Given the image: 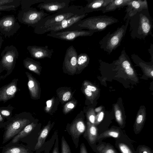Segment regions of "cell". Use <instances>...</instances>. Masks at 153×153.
I'll list each match as a JSON object with an SVG mask.
<instances>
[{
  "label": "cell",
  "mask_w": 153,
  "mask_h": 153,
  "mask_svg": "<svg viewBox=\"0 0 153 153\" xmlns=\"http://www.w3.org/2000/svg\"><path fill=\"white\" fill-rule=\"evenodd\" d=\"M16 55L14 50L8 51L2 57L1 62L2 65L8 70L11 69L14 63Z\"/></svg>",
  "instance_id": "cell-18"
},
{
  "label": "cell",
  "mask_w": 153,
  "mask_h": 153,
  "mask_svg": "<svg viewBox=\"0 0 153 153\" xmlns=\"http://www.w3.org/2000/svg\"><path fill=\"white\" fill-rule=\"evenodd\" d=\"M28 153L27 152H22L21 153Z\"/></svg>",
  "instance_id": "cell-48"
},
{
  "label": "cell",
  "mask_w": 153,
  "mask_h": 153,
  "mask_svg": "<svg viewBox=\"0 0 153 153\" xmlns=\"http://www.w3.org/2000/svg\"><path fill=\"white\" fill-rule=\"evenodd\" d=\"M52 153H59L58 149L57 148H54L53 150Z\"/></svg>",
  "instance_id": "cell-45"
},
{
  "label": "cell",
  "mask_w": 153,
  "mask_h": 153,
  "mask_svg": "<svg viewBox=\"0 0 153 153\" xmlns=\"http://www.w3.org/2000/svg\"><path fill=\"white\" fill-rule=\"evenodd\" d=\"M85 126L82 120L77 119L74 121L70 128V132L75 138H78L85 131Z\"/></svg>",
  "instance_id": "cell-16"
},
{
  "label": "cell",
  "mask_w": 153,
  "mask_h": 153,
  "mask_svg": "<svg viewBox=\"0 0 153 153\" xmlns=\"http://www.w3.org/2000/svg\"><path fill=\"white\" fill-rule=\"evenodd\" d=\"M148 8V4L146 0H131L126 6L125 11L126 13L124 20H130L137 13Z\"/></svg>",
  "instance_id": "cell-10"
},
{
  "label": "cell",
  "mask_w": 153,
  "mask_h": 153,
  "mask_svg": "<svg viewBox=\"0 0 153 153\" xmlns=\"http://www.w3.org/2000/svg\"><path fill=\"white\" fill-rule=\"evenodd\" d=\"M50 130V124H48L42 129L38 137L37 142L35 147V150L39 149L42 146Z\"/></svg>",
  "instance_id": "cell-22"
},
{
  "label": "cell",
  "mask_w": 153,
  "mask_h": 153,
  "mask_svg": "<svg viewBox=\"0 0 153 153\" xmlns=\"http://www.w3.org/2000/svg\"><path fill=\"white\" fill-rule=\"evenodd\" d=\"M118 22V20L105 15L92 16L82 19L68 29H86L95 32L101 31L108 26Z\"/></svg>",
  "instance_id": "cell-3"
},
{
  "label": "cell",
  "mask_w": 153,
  "mask_h": 153,
  "mask_svg": "<svg viewBox=\"0 0 153 153\" xmlns=\"http://www.w3.org/2000/svg\"><path fill=\"white\" fill-rule=\"evenodd\" d=\"M115 116L116 119L120 125H122L123 123V120L122 117V113L120 110L117 109L115 110Z\"/></svg>",
  "instance_id": "cell-32"
},
{
  "label": "cell",
  "mask_w": 153,
  "mask_h": 153,
  "mask_svg": "<svg viewBox=\"0 0 153 153\" xmlns=\"http://www.w3.org/2000/svg\"><path fill=\"white\" fill-rule=\"evenodd\" d=\"M124 70L126 74L128 75H131L134 73V70L132 66Z\"/></svg>",
  "instance_id": "cell-41"
},
{
  "label": "cell",
  "mask_w": 153,
  "mask_h": 153,
  "mask_svg": "<svg viewBox=\"0 0 153 153\" xmlns=\"http://www.w3.org/2000/svg\"><path fill=\"white\" fill-rule=\"evenodd\" d=\"M13 0H0V6L13 1Z\"/></svg>",
  "instance_id": "cell-43"
},
{
  "label": "cell",
  "mask_w": 153,
  "mask_h": 153,
  "mask_svg": "<svg viewBox=\"0 0 153 153\" xmlns=\"http://www.w3.org/2000/svg\"><path fill=\"white\" fill-rule=\"evenodd\" d=\"M36 124L34 123H32L26 126L14 138L12 141V143H16L20 139L26 136L33 130Z\"/></svg>",
  "instance_id": "cell-24"
},
{
  "label": "cell",
  "mask_w": 153,
  "mask_h": 153,
  "mask_svg": "<svg viewBox=\"0 0 153 153\" xmlns=\"http://www.w3.org/2000/svg\"><path fill=\"white\" fill-rule=\"evenodd\" d=\"M85 13L84 7L81 6L73 5L56 13L50 15L44 18L35 27L34 32L42 34L55 25L63 20L77 14Z\"/></svg>",
  "instance_id": "cell-2"
},
{
  "label": "cell",
  "mask_w": 153,
  "mask_h": 153,
  "mask_svg": "<svg viewBox=\"0 0 153 153\" xmlns=\"http://www.w3.org/2000/svg\"><path fill=\"white\" fill-rule=\"evenodd\" d=\"M88 15V13L77 14L65 19L47 30L45 33L48 32H57L69 29L77 22L83 19Z\"/></svg>",
  "instance_id": "cell-9"
},
{
  "label": "cell",
  "mask_w": 153,
  "mask_h": 153,
  "mask_svg": "<svg viewBox=\"0 0 153 153\" xmlns=\"http://www.w3.org/2000/svg\"><path fill=\"white\" fill-rule=\"evenodd\" d=\"M80 153H88L84 145L82 144L80 146Z\"/></svg>",
  "instance_id": "cell-42"
},
{
  "label": "cell",
  "mask_w": 153,
  "mask_h": 153,
  "mask_svg": "<svg viewBox=\"0 0 153 153\" xmlns=\"http://www.w3.org/2000/svg\"><path fill=\"white\" fill-rule=\"evenodd\" d=\"M120 133L117 129H111L107 130L100 134L98 137V139L102 138L112 137L114 138H118L120 136Z\"/></svg>",
  "instance_id": "cell-25"
},
{
  "label": "cell",
  "mask_w": 153,
  "mask_h": 153,
  "mask_svg": "<svg viewBox=\"0 0 153 153\" xmlns=\"http://www.w3.org/2000/svg\"><path fill=\"white\" fill-rule=\"evenodd\" d=\"M28 78L27 85L31 97L33 99L40 97V89L37 80L28 72H26Z\"/></svg>",
  "instance_id": "cell-14"
},
{
  "label": "cell",
  "mask_w": 153,
  "mask_h": 153,
  "mask_svg": "<svg viewBox=\"0 0 153 153\" xmlns=\"http://www.w3.org/2000/svg\"><path fill=\"white\" fill-rule=\"evenodd\" d=\"M54 99H51L47 101L46 102V106L45 108V110L47 112H49L51 109L53 104Z\"/></svg>",
  "instance_id": "cell-34"
},
{
  "label": "cell",
  "mask_w": 153,
  "mask_h": 153,
  "mask_svg": "<svg viewBox=\"0 0 153 153\" xmlns=\"http://www.w3.org/2000/svg\"><path fill=\"white\" fill-rule=\"evenodd\" d=\"M78 54L73 45L69 46L67 49L63 63V70L71 74L76 71Z\"/></svg>",
  "instance_id": "cell-8"
},
{
  "label": "cell",
  "mask_w": 153,
  "mask_h": 153,
  "mask_svg": "<svg viewBox=\"0 0 153 153\" xmlns=\"http://www.w3.org/2000/svg\"><path fill=\"white\" fill-rule=\"evenodd\" d=\"M17 91L16 84L11 83L0 91V101H6L13 97Z\"/></svg>",
  "instance_id": "cell-15"
},
{
  "label": "cell",
  "mask_w": 153,
  "mask_h": 153,
  "mask_svg": "<svg viewBox=\"0 0 153 153\" xmlns=\"http://www.w3.org/2000/svg\"><path fill=\"white\" fill-rule=\"evenodd\" d=\"M26 119H19L14 121L8 126L4 136V141L10 139L20 131L28 122Z\"/></svg>",
  "instance_id": "cell-11"
},
{
  "label": "cell",
  "mask_w": 153,
  "mask_h": 153,
  "mask_svg": "<svg viewBox=\"0 0 153 153\" xmlns=\"http://www.w3.org/2000/svg\"><path fill=\"white\" fill-rule=\"evenodd\" d=\"M23 63L25 67L27 69L39 75H40L42 67L39 62L27 58L24 60Z\"/></svg>",
  "instance_id": "cell-17"
},
{
  "label": "cell",
  "mask_w": 153,
  "mask_h": 153,
  "mask_svg": "<svg viewBox=\"0 0 153 153\" xmlns=\"http://www.w3.org/2000/svg\"><path fill=\"white\" fill-rule=\"evenodd\" d=\"M27 152V150L23 147H15L8 149L4 153H21Z\"/></svg>",
  "instance_id": "cell-28"
},
{
  "label": "cell",
  "mask_w": 153,
  "mask_h": 153,
  "mask_svg": "<svg viewBox=\"0 0 153 153\" xmlns=\"http://www.w3.org/2000/svg\"><path fill=\"white\" fill-rule=\"evenodd\" d=\"M50 15L43 10H38L35 8H29L24 13L22 21L25 24L35 27L44 18Z\"/></svg>",
  "instance_id": "cell-6"
},
{
  "label": "cell",
  "mask_w": 153,
  "mask_h": 153,
  "mask_svg": "<svg viewBox=\"0 0 153 153\" xmlns=\"http://www.w3.org/2000/svg\"><path fill=\"white\" fill-rule=\"evenodd\" d=\"M84 92L87 97L89 98L92 97L93 94L92 92L87 89L85 87L83 89Z\"/></svg>",
  "instance_id": "cell-40"
},
{
  "label": "cell",
  "mask_w": 153,
  "mask_h": 153,
  "mask_svg": "<svg viewBox=\"0 0 153 153\" xmlns=\"http://www.w3.org/2000/svg\"><path fill=\"white\" fill-rule=\"evenodd\" d=\"M61 151L62 153H71L69 146L63 137H62V139Z\"/></svg>",
  "instance_id": "cell-27"
},
{
  "label": "cell",
  "mask_w": 153,
  "mask_h": 153,
  "mask_svg": "<svg viewBox=\"0 0 153 153\" xmlns=\"http://www.w3.org/2000/svg\"><path fill=\"white\" fill-rule=\"evenodd\" d=\"M87 134L88 139L90 143H94L97 139L98 136L96 127L90 122L87 123Z\"/></svg>",
  "instance_id": "cell-23"
},
{
  "label": "cell",
  "mask_w": 153,
  "mask_h": 153,
  "mask_svg": "<svg viewBox=\"0 0 153 153\" xmlns=\"http://www.w3.org/2000/svg\"><path fill=\"white\" fill-rule=\"evenodd\" d=\"M84 86L87 89L92 92H94L97 91V88L96 87L89 84L87 82H84Z\"/></svg>",
  "instance_id": "cell-35"
},
{
  "label": "cell",
  "mask_w": 153,
  "mask_h": 153,
  "mask_svg": "<svg viewBox=\"0 0 153 153\" xmlns=\"http://www.w3.org/2000/svg\"><path fill=\"white\" fill-rule=\"evenodd\" d=\"M104 116V112L102 111L98 115L96 120H95V123L96 124H97L100 123L102 120Z\"/></svg>",
  "instance_id": "cell-38"
},
{
  "label": "cell",
  "mask_w": 153,
  "mask_h": 153,
  "mask_svg": "<svg viewBox=\"0 0 153 153\" xmlns=\"http://www.w3.org/2000/svg\"><path fill=\"white\" fill-rule=\"evenodd\" d=\"M97 149L100 153H118L112 147L108 145L102 144Z\"/></svg>",
  "instance_id": "cell-26"
},
{
  "label": "cell",
  "mask_w": 153,
  "mask_h": 153,
  "mask_svg": "<svg viewBox=\"0 0 153 153\" xmlns=\"http://www.w3.org/2000/svg\"><path fill=\"white\" fill-rule=\"evenodd\" d=\"M101 109V107H99L95 109V111L96 112H98L100 111Z\"/></svg>",
  "instance_id": "cell-46"
},
{
  "label": "cell",
  "mask_w": 153,
  "mask_h": 153,
  "mask_svg": "<svg viewBox=\"0 0 153 153\" xmlns=\"http://www.w3.org/2000/svg\"><path fill=\"white\" fill-rule=\"evenodd\" d=\"M61 96H60L62 101L66 102L71 97V94L69 91H65L61 94Z\"/></svg>",
  "instance_id": "cell-31"
},
{
  "label": "cell",
  "mask_w": 153,
  "mask_h": 153,
  "mask_svg": "<svg viewBox=\"0 0 153 153\" xmlns=\"http://www.w3.org/2000/svg\"><path fill=\"white\" fill-rule=\"evenodd\" d=\"M3 120V118L0 114V121H2Z\"/></svg>",
  "instance_id": "cell-47"
},
{
  "label": "cell",
  "mask_w": 153,
  "mask_h": 153,
  "mask_svg": "<svg viewBox=\"0 0 153 153\" xmlns=\"http://www.w3.org/2000/svg\"><path fill=\"white\" fill-rule=\"evenodd\" d=\"M139 153H152L150 149L145 146H141L139 149Z\"/></svg>",
  "instance_id": "cell-37"
},
{
  "label": "cell",
  "mask_w": 153,
  "mask_h": 153,
  "mask_svg": "<svg viewBox=\"0 0 153 153\" xmlns=\"http://www.w3.org/2000/svg\"><path fill=\"white\" fill-rule=\"evenodd\" d=\"M90 58L85 53H81L78 56L76 72H81L88 64Z\"/></svg>",
  "instance_id": "cell-20"
},
{
  "label": "cell",
  "mask_w": 153,
  "mask_h": 153,
  "mask_svg": "<svg viewBox=\"0 0 153 153\" xmlns=\"http://www.w3.org/2000/svg\"><path fill=\"white\" fill-rule=\"evenodd\" d=\"M118 146L122 153H133L128 147L124 143H119Z\"/></svg>",
  "instance_id": "cell-29"
},
{
  "label": "cell",
  "mask_w": 153,
  "mask_h": 153,
  "mask_svg": "<svg viewBox=\"0 0 153 153\" xmlns=\"http://www.w3.org/2000/svg\"><path fill=\"white\" fill-rule=\"evenodd\" d=\"M130 35L133 39H144L152 35L153 23L148 8L137 13L129 20Z\"/></svg>",
  "instance_id": "cell-1"
},
{
  "label": "cell",
  "mask_w": 153,
  "mask_h": 153,
  "mask_svg": "<svg viewBox=\"0 0 153 153\" xmlns=\"http://www.w3.org/2000/svg\"><path fill=\"white\" fill-rule=\"evenodd\" d=\"M93 111H89L87 114L88 119L90 123L92 124H94L96 120L95 116Z\"/></svg>",
  "instance_id": "cell-33"
},
{
  "label": "cell",
  "mask_w": 153,
  "mask_h": 153,
  "mask_svg": "<svg viewBox=\"0 0 153 153\" xmlns=\"http://www.w3.org/2000/svg\"><path fill=\"white\" fill-rule=\"evenodd\" d=\"M131 0H113L101 11L103 13L114 11L116 9L126 6Z\"/></svg>",
  "instance_id": "cell-19"
},
{
  "label": "cell",
  "mask_w": 153,
  "mask_h": 153,
  "mask_svg": "<svg viewBox=\"0 0 153 153\" xmlns=\"http://www.w3.org/2000/svg\"><path fill=\"white\" fill-rule=\"evenodd\" d=\"M27 49L31 57L37 59L46 58H51L54 52L53 49H48V45L45 46H29L27 47Z\"/></svg>",
  "instance_id": "cell-12"
},
{
  "label": "cell",
  "mask_w": 153,
  "mask_h": 153,
  "mask_svg": "<svg viewBox=\"0 0 153 153\" xmlns=\"http://www.w3.org/2000/svg\"><path fill=\"white\" fill-rule=\"evenodd\" d=\"M150 48H149V50H148V51L149 52V53H150L151 54V58H152V61H153V45L152 44H151V46H150Z\"/></svg>",
  "instance_id": "cell-44"
},
{
  "label": "cell",
  "mask_w": 153,
  "mask_h": 153,
  "mask_svg": "<svg viewBox=\"0 0 153 153\" xmlns=\"http://www.w3.org/2000/svg\"><path fill=\"white\" fill-rule=\"evenodd\" d=\"M0 114L4 116H8L10 114V111L7 110L0 109Z\"/></svg>",
  "instance_id": "cell-39"
},
{
  "label": "cell",
  "mask_w": 153,
  "mask_h": 153,
  "mask_svg": "<svg viewBox=\"0 0 153 153\" xmlns=\"http://www.w3.org/2000/svg\"><path fill=\"white\" fill-rule=\"evenodd\" d=\"M95 32L79 29H68L57 32H50L47 36L66 41H72L79 37L91 36Z\"/></svg>",
  "instance_id": "cell-5"
},
{
  "label": "cell",
  "mask_w": 153,
  "mask_h": 153,
  "mask_svg": "<svg viewBox=\"0 0 153 153\" xmlns=\"http://www.w3.org/2000/svg\"><path fill=\"white\" fill-rule=\"evenodd\" d=\"M15 8L13 5H4L0 6V11H8Z\"/></svg>",
  "instance_id": "cell-36"
},
{
  "label": "cell",
  "mask_w": 153,
  "mask_h": 153,
  "mask_svg": "<svg viewBox=\"0 0 153 153\" xmlns=\"http://www.w3.org/2000/svg\"><path fill=\"white\" fill-rule=\"evenodd\" d=\"M70 1V0H45L39 4L37 7L53 14L68 7Z\"/></svg>",
  "instance_id": "cell-7"
},
{
  "label": "cell",
  "mask_w": 153,
  "mask_h": 153,
  "mask_svg": "<svg viewBox=\"0 0 153 153\" xmlns=\"http://www.w3.org/2000/svg\"><path fill=\"white\" fill-rule=\"evenodd\" d=\"M75 105V103L73 102H68L64 107V111L66 113H68L74 108Z\"/></svg>",
  "instance_id": "cell-30"
},
{
  "label": "cell",
  "mask_w": 153,
  "mask_h": 153,
  "mask_svg": "<svg viewBox=\"0 0 153 153\" xmlns=\"http://www.w3.org/2000/svg\"><path fill=\"white\" fill-rule=\"evenodd\" d=\"M1 45V42L0 41V46Z\"/></svg>",
  "instance_id": "cell-49"
},
{
  "label": "cell",
  "mask_w": 153,
  "mask_h": 153,
  "mask_svg": "<svg viewBox=\"0 0 153 153\" xmlns=\"http://www.w3.org/2000/svg\"><path fill=\"white\" fill-rule=\"evenodd\" d=\"M15 18L11 16L6 17L0 20V28L4 31L11 30L15 24Z\"/></svg>",
  "instance_id": "cell-21"
},
{
  "label": "cell",
  "mask_w": 153,
  "mask_h": 153,
  "mask_svg": "<svg viewBox=\"0 0 153 153\" xmlns=\"http://www.w3.org/2000/svg\"><path fill=\"white\" fill-rule=\"evenodd\" d=\"M129 20L125 24L117 28L113 33H108L99 42L100 48L110 54L120 45L125 36L129 24Z\"/></svg>",
  "instance_id": "cell-4"
},
{
  "label": "cell",
  "mask_w": 153,
  "mask_h": 153,
  "mask_svg": "<svg viewBox=\"0 0 153 153\" xmlns=\"http://www.w3.org/2000/svg\"><path fill=\"white\" fill-rule=\"evenodd\" d=\"M113 0H87V3L84 7L85 13L95 11H102Z\"/></svg>",
  "instance_id": "cell-13"
}]
</instances>
